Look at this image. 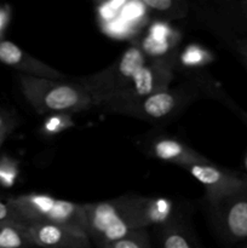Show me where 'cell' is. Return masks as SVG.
I'll return each instance as SVG.
<instances>
[{"label":"cell","mask_w":247,"mask_h":248,"mask_svg":"<svg viewBox=\"0 0 247 248\" xmlns=\"http://www.w3.org/2000/svg\"><path fill=\"white\" fill-rule=\"evenodd\" d=\"M19 89L24 98L39 114H69L94 107V99L75 80L44 79L18 75Z\"/></svg>","instance_id":"cell-1"},{"label":"cell","mask_w":247,"mask_h":248,"mask_svg":"<svg viewBox=\"0 0 247 248\" xmlns=\"http://www.w3.org/2000/svg\"><path fill=\"white\" fill-rule=\"evenodd\" d=\"M22 224L47 223L74 228L86 232V215L82 203L52 198L45 194H23L9 199Z\"/></svg>","instance_id":"cell-2"},{"label":"cell","mask_w":247,"mask_h":248,"mask_svg":"<svg viewBox=\"0 0 247 248\" xmlns=\"http://www.w3.org/2000/svg\"><path fill=\"white\" fill-rule=\"evenodd\" d=\"M173 77V64L171 61L162 58L153 60L138 70L125 89L99 99L96 107L114 114L121 107L169 90Z\"/></svg>","instance_id":"cell-3"},{"label":"cell","mask_w":247,"mask_h":248,"mask_svg":"<svg viewBox=\"0 0 247 248\" xmlns=\"http://www.w3.org/2000/svg\"><path fill=\"white\" fill-rule=\"evenodd\" d=\"M148 63L147 53L137 45L130 46L109 67L89 75L75 79L94 99V107L99 99L125 89L138 70Z\"/></svg>","instance_id":"cell-4"},{"label":"cell","mask_w":247,"mask_h":248,"mask_svg":"<svg viewBox=\"0 0 247 248\" xmlns=\"http://www.w3.org/2000/svg\"><path fill=\"white\" fill-rule=\"evenodd\" d=\"M195 94L186 89L176 87L157 92L137 102L124 106L114 114L140 119V120L156 123L177 115L186 104H189Z\"/></svg>","instance_id":"cell-5"},{"label":"cell","mask_w":247,"mask_h":248,"mask_svg":"<svg viewBox=\"0 0 247 248\" xmlns=\"http://www.w3.org/2000/svg\"><path fill=\"white\" fill-rule=\"evenodd\" d=\"M220 236L229 242L247 241V188L210 206Z\"/></svg>","instance_id":"cell-6"},{"label":"cell","mask_w":247,"mask_h":248,"mask_svg":"<svg viewBox=\"0 0 247 248\" xmlns=\"http://www.w3.org/2000/svg\"><path fill=\"white\" fill-rule=\"evenodd\" d=\"M185 170L199 183L202 184L210 206L247 188V177L219 169L210 161L191 165L185 167Z\"/></svg>","instance_id":"cell-7"},{"label":"cell","mask_w":247,"mask_h":248,"mask_svg":"<svg viewBox=\"0 0 247 248\" xmlns=\"http://www.w3.org/2000/svg\"><path fill=\"white\" fill-rule=\"evenodd\" d=\"M31 246L39 248H91L86 232L58 224L36 223L26 225Z\"/></svg>","instance_id":"cell-8"},{"label":"cell","mask_w":247,"mask_h":248,"mask_svg":"<svg viewBox=\"0 0 247 248\" xmlns=\"http://www.w3.org/2000/svg\"><path fill=\"white\" fill-rule=\"evenodd\" d=\"M0 63L18 70L19 74L44 79L65 80L64 75L51 65L45 64L38 58L33 57L12 41L0 40Z\"/></svg>","instance_id":"cell-9"},{"label":"cell","mask_w":247,"mask_h":248,"mask_svg":"<svg viewBox=\"0 0 247 248\" xmlns=\"http://www.w3.org/2000/svg\"><path fill=\"white\" fill-rule=\"evenodd\" d=\"M148 153L152 156L170 164L177 165L183 169L191 165L206 164L208 160L193 148L188 147L183 142L167 136H160L154 138L148 144Z\"/></svg>","instance_id":"cell-10"},{"label":"cell","mask_w":247,"mask_h":248,"mask_svg":"<svg viewBox=\"0 0 247 248\" xmlns=\"http://www.w3.org/2000/svg\"><path fill=\"white\" fill-rule=\"evenodd\" d=\"M161 248H200L191 232L178 220L157 228Z\"/></svg>","instance_id":"cell-11"},{"label":"cell","mask_w":247,"mask_h":248,"mask_svg":"<svg viewBox=\"0 0 247 248\" xmlns=\"http://www.w3.org/2000/svg\"><path fill=\"white\" fill-rule=\"evenodd\" d=\"M26 225L0 224V248H31Z\"/></svg>","instance_id":"cell-12"},{"label":"cell","mask_w":247,"mask_h":248,"mask_svg":"<svg viewBox=\"0 0 247 248\" xmlns=\"http://www.w3.org/2000/svg\"><path fill=\"white\" fill-rule=\"evenodd\" d=\"M143 5L149 11L167 18H183L188 14V4L176 0H144Z\"/></svg>","instance_id":"cell-13"},{"label":"cell","mask_w":247,"mask_h":248,"mask_svg":"<svg viewBox=\"0 0 247 248\" xmlns=\"http://www.w3.org/2000/svg\"><path fill=\"white\" fill-rule=\"evenodd\" d=\"M103 248H152L147 229L136 230L127 236L107 245Z\"/></svg>","instance_id":"cell-14"},{"label":"cell","mask_w":247,"mask_h":248,"mask_svg":"<svg viewBox=\"0 0 247 248\" xmlns=\"http://www.w3.org/2000/svg\"><path fill=\"white\" fill-rule=\"evenodd\" d=\"M9 223L23 225L9 200H0V224H9Z\"/></svg>","instance_id":"cell-15"},{"label":"cell","mask_w":247,"mask_h":248,"mask_svg":"<svg viewBox=\"0 0 247 248\" xmlns=\"http://www.w3.org/2000/svg\"><path fill=\"white\" fill-rule=\"evenodd\" d=\"M15 127V118L7 111L0 109V145Z\"/></svg>","instance_id":"cell-16"},{"label":"cell","mask_w":247,"mask_h":248,"mask_svg":"<svg viewBox=\"0 0 247 248\" xmlns=\"http://www.w3.org/2000/svg\"><path fill=\"white\" fill-rule=\"evenodd\" d=\"M229 41L232 48L235 51V53L247 70V36H236Z\"/></svg>","instance_id":"cell-17"},{"label":"cell","mask_w":247,"mask_h":248,"mask_svg":"<svg viewBox=\"0 0 247 248\" xmlns=\"http://www.w3.org/2000/svg\"><path fill=\"white\" fill-rule=\"evenodd\" d=\"M9 9L6 7H0V40L2 39V33L9 23Z\"/></svg>","instance_id":"cell-18"},{"label":"cell","mask_w":247,"mask_h":248,"mask_svg":"<svg viewBox=\"0 0 247 248\" xmlns=\"http://www.w3.org/2000/svg\"><path fill=\"white\" fill-rule=\"evenodd\" d=\"M240 14H241V29L242 33L247 31V0L240 1Z\"/></svg>","instance_id":"cell-19"},{"label":"cell","mask_w":247,"mask_h":248,"mask_svg":"<svg viewBox=\"0 0 247 248\" xmlns=\"http://www.w3.org/2000/svg\"><path fill=\"white\" fill-rule=\"evenodd\" d=\"M227 104H228V106H229V108H232V110H234L235 113H236L237 115L240 116V119H241V120L244 121V123L246 124V125H247V113H246V111L241 110V109H240L239 107L236 106V104H234V103H232V102H229V101H227Z\"/></svg>","instance_id":"cell-20"},{"label":"cell","mask_w":247,"mask_h":248,"mask_svg":"<svg viewBox=\"0 0 247 248\" xmlns=\"http://www.w3.org/2000/svg\"><path fill=\"white\" fill-rule=\"evenodd\" d=\"M242 248H247V245H245V246H244V247H242Z\"/></svg>","instance_id":"cell-21"},{"label":"cell","mask_w":247,"mask_h":248,"mask_svg":"<svg viewBox=\"0 0 247 248\" xmlns=\"http://www.w3.org/2000/svg\"><path fill=\"white\" fill-rule=\"evenodd\" d=\"M246 167H247V157H246Z\"/></svg>","instance_id":"cell-22"}]
</instances>
